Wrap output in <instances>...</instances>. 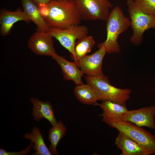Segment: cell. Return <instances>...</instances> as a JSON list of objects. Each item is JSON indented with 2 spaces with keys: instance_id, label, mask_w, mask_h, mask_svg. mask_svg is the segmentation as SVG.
Returning a JSON list of instances; mask_svg holds the SVG:
<instances>
[{
  "instance_id": "6",
  "label": "cell",
  "mask_w": 155,
  "mask_h": 155,
  "mask_svg": "<svg viewBox=\"0 0 155 155\" xmlns=\"http://www.w3.org/2000/svg\"><path fill=\"white\" fill-rule=\"evenodd\" d=\"M82 19L106 20L113 5L109 0H74Z\"/></svg>"
},
{
  "instance_id": "17",
  "label": "cell",
  "mask_w": 155,
  "mask_h": 155,
  "mask_svg": "<svg viewBox=\"0 0 155 155\" xmlns=\"http://www.w3.org/2000/svg\"><path fill=\"white\" fill-rule=\"evenodd\" d=\"M102 111L99 116L120 120L128 110L126 106L121 105L110 100H106L101 104L96 103Z\"/></svg>"
},
{
  "instance_id": "3",
  "label": "cell",
  "mask_w": 155,
  "mask_h": 155,
  "mask_svg": "<svg viewBox=\"0 0 155 155\" xmlns=\"http://www.w3.org/2000/svg\"><path fill=\"white\" fill-rule=\"evenodd\" d=\"M102 121L134 141L150 153L155 155V135L133 123L102 117Z\"/></svg>"
},
{
  "instance_id": "14",
  "label": "cell",
  "mask_w": 155,
  "mask_h": 155,
  "mask_svg": "<svg viewBox=\"0 0 155 155\" xmlns=\"http://www.w3.org/2000/svg\"><path fill=\"white\" fill-rule=\"evenodd\" d=\"M31 102L33 105L32 114L34 120L38 121L41 119L45 118L52 126L57 123L52 106L49 101L43 102L37 98H32Z\"/></svg>"
},
{
  "instance_id": "1",
  "label": "cell",
  "mask_w": 155,
  "mask_h": 155,
  "mask_svg": "<svg viewBox=\"0 0 155 155\" xmlns=\"http://www.w3.org/2000/svg\"><path fill=\"white\" fill-rule=\"evenodd\" d=\"M47 5L49 14L44 19L50 27L63 29L80 23L82 18L74 0H51Z\"/></svg>"
},
{
  "instance_id": "13",
  "label": "cell",
  "mask_w": 155,
  "mask_h": 155,
  "mask_svg": "<svg viewBox=\"0 0 155 155\" xmlns=\"http://www.w3.org/2000/svg\"><path fill=\"white\" fill-rule=\"evenodd\" d=\"M30 20L23 11L19 9L15 11L4 10L0 14L1 34L5 36L10 33L13 25L20 21L29 22Z\"/></svg>"
},
{
  "instance_id": "9",
  "label": "cell",
  "mask_w": 155,
  "mask_h": 155,
  "mask_svg": "<svg viewBox=\"0 0 155 155\" xmlns=\"http://www.w3.org/2000/svg\"><path fill=\"white\" fill-rule=\"evenodd\" d=\"M53 37L48 32L40 31L35 32L30 38L28 42V46L38 55L52 57L56 54Z\"/></svg>"
},
{
  "instance_id": "19",
  "label": "cell",
  "mask_w": 155,
  "mask_h": 155,
  "mask_svg": "<svg viewBox=\"0 0 155 155\" xmlns=\"http://www.w3.org/2000/svg\"><path fill=\"white\" fill-rule=\"evenodd\" d=\"M25 138L30 139L34 143L33 148L36 152L33 155H52L49 150L46 146L42 135L38 128L34 127L32 129V132L26 133L24 136Z\"/></svg>"
},
{
  "instance_id": "26",
  "label": "cell",
  "mask_w": 155,
  "mask_h": 155,
  "mask_svg": "<svg viewBox=\"0 0 155 155\" xmlns=\"http://www.w3.org/2000/svg\"><path fill=\"white\" fill-rule=\"evenodd\" d=\"M154 16H155V14H154Z\"/></svg>"
},
{
  "instance_id": "25",
  "label": "cell",
  "mask_w": 155,
  "mask_h": 155,
  "mask_svg": "<svg viewBox=\"0 0 155 155\" xmlns=\"http://www.w3.org/2000/svg\"><path fill=\"white\" fill-rule=\"evenodd\" d=\"M57 0V1H68V0Z\"/></svg>"
},
{
  "instance_id": "11",
  "label": "cell",
  "mask_w": 155,
  "mask_h": 155,
  "mask_svg": "<svg viewBox=\"0 0 155 155\" xmlns=\"http://www.w3.org/2000/svg\"><path fill=\"white\" fill-rule=\"evenodd\" d=\"M52 57L60 67L65 80H72L77 85L84 84L82 80L84 73L79 69L76 62L68 61L56 53Z\"/></svg>"
},
{
  "instance_id": "21",
  "label": "cell",
  "mask_w": 155,
  "mask_h": 155,
  "mask_svg": "<svg viewBox=\"0 0 155 155\" xmlns=\"http://www.w3.org/2000/svg\"><path fill=\"white\" fill-rule=\"evenodd\" d=\"M136 6L143 12L154 15L155 0H133Z\"/></svg>"
},
{
  "instance_id": "5",
  "label": "cell",
  "mask_w": 155,
  "mask_h": 155,
  "mask_svg": "<svg viewBox=\"0 0 155 155\" xmlns=\"http://www.w3.org/2000/svg\"><path fill=\"white\" fill-rule=\"evenodd\" d=\"M126 3L133 30L130 41L134 45H138L143 42L145 31L155 29V16L143 12L136 6L133 0H127Z\"/></svg>"
},
{
  "instance_id": "7",
  "label": "cell",
  "mask_w": 155,
  "mask_h": 155,
  "mask_svg": "<svg viewBox=\"0 0 155 155\" xmlns=\"http://www.w3.org/2000/svg\"><path fill=\"white\" fill-rule=\"evenodd\" d=\"M48 32L58 40L61 44L69 51L71 55H72L74 53L76 41L87 35L88 30L86 26L75 25L63 29L50 27Z\"/></svg>"
},
{
  "instance_id": "23",
  "label": "cell",
  "mask_w": 155,
  "mask_h": 155,
  "mask_svg": "<svg viewBox=\"0 0 155 155\" xmlns=\"http://www.w3.org/2000/svg\"><path fill=\"white\" fill-rule=\"evenodd\" d=\"M39 12L42 16L45 19L49 14V9L47 4L41 3L38 5Z\"/></svg>"
},
{
  "instance_id": "20",
  "label": "cell",
  "mask_w": 155,
  "mask_h": 155,
  "mask_svg": "<svg viewBox=\"0 0 155 155\" xmlns=\"http://www.w3.org/2000/svg\"><path fill=\"white\" fill-rule=\"evenodd\" d=\"M74 93L78 100L82 104L96 105L98 100L96 93L87 84L77 85L74 90Z\"/></svg>"
},
{
  "instance_id": "10",
  "label": "cell",
  "mask_w": 155,
  "mask_h": 155,
  "mask_svg": "<svg viewBox=\"0 0 155 155\" xmlns=\"http://www.w3.org/2000/svg\"><path fill=\"white\" fill-rule=\"evenodd\" d=\"M93 54L86 55L76 63L79 68L87 75L98 76L104 75L102 70L103 58L107 51L104 46Z\"/></svg>"
},
{
  "instance_id": "12",
  "label": "cell",
  "mask_w": 155,
  "mask_h": 155,
  "mask_svg": "<svg viewBox=\"0 0 155 155\" xmlns=\"http://www.w3.org/2000/svg\"><path fill=\"white\" fill-rule=\"evenodd\" d=\"M115 144L122 151L121 155H149L150 152L125 135L119 132Z\"/></svg>"
},
{
  "instance_id": "18",
  "label": "cell",
  "mask_w": 155,
  "mask_h": 155,
  "mask_svg": "<svg viewBox=\"0 0 155 155\" xmlns=\"http://www.w3.org/2000/svg\"><path fill=\"white\" fill-rule=\"evenodd\" d=\"M67 129L61 121L57 122L49 131L48 138L51 143L49 150L52 155H57V146L61 139L65 135Z\"/></svg>"
},
{
  "instance_id": "15",
  "label": "cell",
  "mask_w": 155,
  "mask_h": 155,
  "mask_svg": "<svg viewBox=\"0 0 155 155\" xmlns=\"http://www.w3.org/2000/svg\"><path fill=\"white\" fill-rule=\"evenodd\" d=\"M23 11L40 31L48 32L50 27L40 14L38 6L32 0H21Z\"/></svg>"
},
{
  "instance_id": "22",
  "label": "cell",
  "mask_w": 155,
  "mask_h": 155,
  "mask_svg": "<svg viewBox=\"0 0 155 155\" xmlns=\"http://www.w3.org/2000/svg\"><path fill=\"white\" fill-rule=\"evenodd\" d=\"M33 145V142H31L29 146L25 150L20 152H14L7 151L3 149H0V155H24L29 153L31 150V148Z\"/></svg>"
},
{
  "instance_id": "2",
  "label": "cell",
  "mask_w": 155,
  "mask_h": 155,
  "mask_svg": "<svg viewBox=\"0 0 155 155\" xmlns=\"http://www.w3.org/2000/svg\"><path fill=\"white\" fill-rule=\"evenodd\" d=\"M106 21V38L98 46L99 48L105 47L108 54L120 53L121 51L117 41L118 37L131 26L130 20L125 16L120 7L116 6L110 12Z\"/></svg>"
},
{
  "instance_id": "24",
  "label": "cell",
  "mask_w": 155,
  "mask_h": 155,
  "mask_svg": "<svg viewBox=\"0 0 155 155\" xmlns=\"http://www.w3.org/2000/svg\"><path fill=\"white\" fill-rule=\"evenodd\" d=\"M38 6L41 3L48 4L51 0H32Z\"/></svg>"
},
{
  "instance_id": "4",
  "label": "cell",
  "mask_w": 155,
  "mask_h": 155,
  "mask_svg": "<svg viewBox=\"0 0 155 155\" xmlns=\"http://www.w3.org/2000/svg\"><path fill=\"white\" fill-rule=\"evenodd\" d=\"M85 78L87 84L96 93L98 100H110L126 106V102L131 92V89L119 88L112 86L109 83L108 77L104 75H87Z\"/></svg>"
},
{
  "instance_id": "16",
  "label": "cell",
  "mask_w": 155,
  "mask_h": 155,
  "mask_svg": "<svg viewBox=\"0 0 155 155\" xmlns=\"http://www.w3.org/2000/svg\"><path fill=\"white\" fill-rule=\"evenodd\" d=\"M95 43L91 36L86 35L77 40L74 45V54L71 55V59L78 62L91 51Z\"/></svg>"
},
{
  "instance_id": "8",
  "label": "cell",
  "mask_w": 155,
  "mask_h": 155,
  "mask_svg": "<svg viewBox=\"0 0 155 155\" xmlns=\"http://www.w3.org/2000/svg\"><path fill=\"white\" fill-rule=\"evenodd\" d=\"M155 105L128 110L120 120L132 122L140 127L155 129Z\"/></svg>"
}]
</instances>
